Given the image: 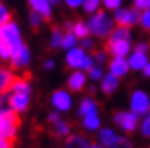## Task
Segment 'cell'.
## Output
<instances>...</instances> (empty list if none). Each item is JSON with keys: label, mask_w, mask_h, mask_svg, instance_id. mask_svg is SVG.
Masks as SVG:
<instances>
[{"label": "cell", "mask_w": 150, "mask_h": 148, "mask_svg": "<svg viewBox=\"0 0 150 148\" xmlns=\"http://www.w3.org/2000/svg\"><path fill=\"white\" fill-rule=\"evenodd\" d=\"M23 47L20 29L14 21L0 26V58L11 59Z\"/></svg>", "instance_id": "obj_1"}, {"label": "cell", "mask_w": 150, "mask_h": 148, "mask_svg": "<svg viewBox=\"0 0 150 148\" xmlns=\"http://www.w3.org/2000/svg\"><path fill=\"white\" fill-rule=\"evenodd\" d=\"M88 29H90L91 33H94L96 36H109L111 32L114 30V20L109 18V17L105 14L103 11L96 12L90 21H88Z\"/></svg>", "instance_id": "obj_2"}, {"label": "cell", "mask_w": 150, "mask_h": 148, "mask_svg": "<svg viewBox=\"0 0 150 148\" xmlns=\"http://www.w3.org/2000/svg\"><path fill=\"white\" fill-rule=\"evenodd\" d=\"M18 124H20V118L15 110L11 109V110L0 112V135L3 137L14 141Z\"/></svg>", "instance_id": "obj_3"}, {"label": "cell", "mask_w": 150, "mask_h": 148, "mask_svg": "<svg viewBox=\"0 0 150 148\" xmlns=\"http://www.w3.org/2000/svg\"><path fill=\"white\" fill-rule=\"evenodd\" d=\"M114 123L118 127H121L125 132L130 133L138 127L139 123V115H137L135 112H118V114L114 115Z\"/></svg>", "instance_id": "obj_4"}, {"label": "cell", "mask_w": 150, "mask_h": 148, "mask_svg": "<svg viewBox=\"0 0 150 148\" xmlns=\"http://www.w3.org/2000/svg\"><path fill=\"white\" fill-rule=\"evenodd\" d=\"M130 109L137 115H144L150 109V98L144 91H135L130 97Z\"/></svg>", "instance_id": "obj_5"}, {"label": "cell", "mask_w": 150, "mask_h": 148, "mask_svg": "<svg viewBox=\"0 0 150 148\" xmlns=\"http://www.w3.org/2000/svg\"><path fill=\"white\" fill-rule=\"evenodd\" d=\"M115 21L118 23V26H125V27H130L139 21L141 14L138 9H115Z\"/></svg>", "instance_id": "obj_6"}, {"label": "cell", "mask_w": 150, "mask_h": 148, "mask_svg": "<svg viewBox=\"0 0 150 148\" xmlns=\"http://www.w3.org/2000/svg\"><path fill=\"white\" fill-rule=\"evenodd\" d=\"M52 104H53V107L58 109L59 112H67L70 107H71V97H70V94L67 91H55L52 94Z\"/></svg>", "instance_id": "obj_7"}, {"label": "cell", "mask_w": 150, "mask_h": 148, "mask_svg": "<svg viewBox=\"0 0 150 148\" xmlns=\"http://www.w3.org/2000/svg\"><path fill=\"white\" fill-rule=\"evenodd\" d=\"M83 59H85V50L81 47H73V48H70L68 50V53L65 56V62L70 68H73V69H77V68H81L82 64H83Z\"/></svg>", "instance_id": "obj_8"}, {"label": "cell", "mask_w": 150, "mask_h": 148, "mask_svg": "<svg viewBox=\"0 0 150 148\" xmlns=\"http://www.w3.org/2000/svg\"><path fill=\"white\" fill-rule=\"evenodd\" d=\"M29 98H30L29 94H21V92H12L11 91V107H12V110H15L17 114L24 112L29 106Z\"/></svg>", "instance_id": "obj_9"}, {"label": "cell", "mask_w": 150, "mask_h": 148, "mask_svg": "<svg viewBox=\"0 0 150 148\" xmlns=\"http://www.w3.org/2000/svg\"><path fill=\"white\" fill-rule=\"evenodd\" d=\"M127 71H129V62L127 60L121 56H114V59L109 64V73H112L117 77H123V76L127 74Z\"/></svg>", "instance_id": "obj_10"}, {"label": "cell", "mask_w": 150, "mask_h": 148, "mask_svg": "<svg viewBox=\"0 0 150 148\" xmlns=\"http://www.w3.org/2000/svg\"><path fill=\"white\" fill-rule=\"evenodd\" d=\"M106 51H109L114 56H121L125 58L130 51V41H112L106 44Z\"/></svg>", "instance_id": "obj_11"}, {"label": "cell", "mask_w": 150, "mask_h": 148, "mask_svg": "<svg viewBox=\"0 0 150 148\" xmlns=\"http://www.w3.org/2000/svg\"><path fill=\"white\" fill-rule=\"evenodd\" d=\"M11 62H12L14 68H23V67H26L30 62V51H29V48L23 44V47L11 58Z\"/></svg>", "instance_id": "obj_12"}, {"label": "cell", "mask_w": 150, "mask_h": 148, "mask_svg": "<svg viewBox=\"0 0 150 148\" xmlns=\"http://www.w3.org/2000/svg\"><path fill=\"white\" fill-rule=\"evenodd\" d=\"M118 139H120V136L111 128H103V130H100V133H99L100 144L103 147H106V148H112L118 142Z\"/></svg>", "instance_id": "obj_13"}, {"label": "cell", "mask_w": 150, "mask_h": 148, "mask_svg": "<svg viewBox=\"0 0 150 148\" xmlns=\"http://www.w3.org/2000/svg\"><path fill=\"white\" fill-rule=\"evenodd\" d=\"M85 82H86V77H85V73L83 71H79V69H76V71L68 77V88L71 91H82L83 86H85Z\"/></svg>", "instance_id": "obj_14"}, {"label": "cell", "mask_w": 150, "mask_h": 148, "mask_svg": "<svg viewBox=\"0 0 150 148\" xmlns=\"http://www.w3.org/2000/svg\"><path fill=\"white\" fill-rule=\"evenodd\" d=\"M129 68L135 69V71H139L146 67V64L149 62L147 60V55L146 53H141V51H134L129 58Z\"/></svg>", "instance_id": "obj_15"}, {"label": "cell", "mask_w": 150, "mask_h": 148, "mask_svg": "<svg viewBox=\"0 0 150 148\" xmlns=\"http://www.w3.org/2000/svg\"><path fill=\"white\" fill-rule=\"evenodd\" d=\"M29 3L33 8V11H37L38 14L42 15V18L49 20L52 17V9H50V2L49 0H29Z\"/></svg>", "instance_id": "obj_16"}, {"label": "cell", "mask_w": 150, "mask_h": 148, "mask_svg": "<svg viewBox=\"0 0 150 148\" xmlns=\"http://www.w3.org/2000/svg\"><path fill=\"white\" fill-rule=\"evenodd\" d=\"M118 88V77L117 76H114L112 73L106 74V76H103L102 77V91L105 94H112L114 91H115Z\"/></svg>", "instance_id": "obj_17"}, {"label": "cell", "mask_w": 150, "mask_h": 148, "mask_svg": "<svg viewBox=\"0 0 150 148\" xmlns=\"http://www.w3.org/2000/svg\"><path fill=\"white\" fill-rule=\"evenodd\" d=\"M14 79H15V76L12 74V71H9L6 68H0V94L11 89Z\"/></svg>", "instance_id": "obj_18"}, {"label": "cell", "mask_w": 150, "mask_h": 148, "mask_svg": "<svg viewBox=\"0 0 150 148\" xmlns=\"http://www.w3.org/2000/svg\"><path fill=\"white\" fill-rule=\"evenodd\" d=\"M91 145L90 139L82 136V135H73L67 139L65 148H88Z\"/></svg>", "instance_id": "obj_19"}, {"label": "cell", "mask_w": 150, "mask_h": 148, "mask_svg": "<svg viewBox=\"0 0 150 148\" xmlns=\"http://www.w3.org/2000/svg\"><path fill=\"white\" fill-rule=\"evenodd\" d=\"M97 110H99V106L96 104V101L86 97V98H83V100L81 101V106H79V115L83 118L85 115L97 114Z\"/></svg>", "instance_id": "obj_20"}, {"label": "cell", "mask_w": 150, "mask_h": 148, "mask_svg": "<svg viewBox=\"0 0 150 148\" xmlns=\"http://www.w3.org/2000/svg\"><path fill=\"white\" fill-rule=\"evenodd\" d=\"M109 42L112 41H130V30L129 27H125V26H118L117 29H114L109 35Z\"/></svg>", "instance_id": "obj_21"}, {"label": "cell", "mask_w": 150, "mask_h": 148, "mask_svg": "<svg viewBox=\"0 0 150 148\" xmlns=\"http://www.w3.org/2000/svg\"><path fill=\"white\" fill-rule=\"evenodd\" d=\"M11 91L12 92H21V94H29L32 92V88H30V85L29 82H26V79H14L12 85H11Z\"/></svg>", "instance_id": "obj_22"}, {"label": "cell", "mask_w": 150, "mask_h": 148, "mask_svg": "<svg viewBox=\"0 0 150 148\" xmlns=\"http://www.w3.org/2000/svg\"><path fill=\"white\" fill-rule=\"evenodd\" d=\"M82 126L85 130H97L100 127V118L97 116V114H93V115H85L83 116V121H82Z\"/></svg>", "instance_id": "obj_23"}, {"label": "cell", "mask_w": 150, "mask_h": 148, "mask_svg": "<svg viewBox=\"0 0 150 148\" xmlns=\"http://www.w3.org/2000/svg\"><path fill=\"white\" fill-rule=\"evenodd\" d=\"M76 44H77V36H76L73 32H67L64 36H62V42H61V47L65 48V50H70V48L76 47Z\"/></svg>", "instance_id": "obj_24"}, {"label": "cell", "mask_w": 150, "mask_h": 148, "mask_svg": "<svg viewBox=\"0 0 150 148\" xmlns=\"http://www.w3.org/2000/svg\"><path fill=\"white\" fill-rule=\"evenodd\" d=\"M53 127H55V135L56 136H67L70 133L68 123H65V121H62V119L56 121V123L53 124Z\"/></svg>", "instance_id": "obj_25"}, {"label": "cell", "mask_w": 150, "mask_h": 148, "mask_svg": "<svg viewBox=\"0 0 150 148\" xmlns=\"http://www.w3.org/2000/svg\"><path fill=\"white\" fill-rule=\"evenodd\" d=\"M73 33L76 35L77 38H86V36H88V33H90L88 24H85V23H82V21H77V23L74 24Z\"/></svg>", "instance_id": "obj_26"}, {"label": "cell", "mask_w": 150, "mask_h": 148, "mask_svg": "<svg viewBox=\"0 0 150 148\" xmlns=\"http://www.w3.org/2000/svg\"><path fill=\"white\" fill-rule=\"evenodd\" d=\"M11 91H6L0 94V112L11 110Z\"/></svg>", "instance_id": "obj_27"}, {"label": "cell", "mask_w": 150, "mask_h": 148, "mask_svg": "<svg viewBox=\"0 0 150 148\" xmlns=\"http://www.w3.org/2000/svg\"><path fill=\"white\" fill-rule=\"evenodd\" d=\"M62 32H61L58 27L53 29V33H52V38H50V46L53 47V48H58L61 47V42H62Z\"/></svg>", "instance_id": "obj_28"}, {"label": "cell", "mask_w": 150, "mask_h": 148, "mask_svg": "<svg viewBox=\"0 0 150 148\" xmlns=\"http://www.w3.org/2000/svg\"><path fill=\"white\" fill-rule=\"evenodd\" d=\"M100 6V0H83V9L88 14H93L99 9Z\"/></svg>", "instance_id": "obj_29"}, {"label": "cell", "mask_w": 150, "mask_h": 148, "mask_svg": "<svg viewBox=\"0 0 150 148\" xmlns=\"http://www.w3.org/2000/svg\"><path fill=\"white\" fill-rule=\"evenodd\" d=\"M88 76H90L91 80H99L103 77V71L100 65H93L90 69H88Z\"/></svg>", "instance_id": "obj_30"}, {"label": "cell", "mask_w": 150, "mask_h": 148, "mask_svg": "<svg viewBox=\"0 0 150 148\" xmlns=\"http://www.w3.org/2000/svg\"><path fill=\"white\" fill-rule=\"evenodd\" d=\"M139 23L146 30H150V9H147V11H144L143 14H141Z\"/></svg>", "instance_id": "obj_31"}, {"label": "cell", "mask_w": 150, "mask_h": 148, "mask_svg": "<svg viewBox=\"0 0 150 148\" xmlns=\"http://www.w3.org/2000/svg\"><path fill=\"white\" fill-rule=\"evenodd\" d=\"M141 133L146 137H150V114L144 118L143 123H141Z\"/></svg>", "instance_id": "obj_32"}, {"label": "cell", "mask_w": 150, "mask_h": 148, "mask_svg": "<svg viewBox=\"0 0 150 148\" xmlns=\"http://www.w3.org/2000/svg\"><path fill=\"white\" fill-rule=\"evenodd\" d=\"M134 6L138 11H147L150 9V0H134Z\"/></svg>", "instance_id": "obj_33"}, {"label": "cell", "mask_w": 150, "mask_h": 148, "mask_svg": "<svg viewBox=\"0 0 150 148\" xmlns=\"http://www.w3.org/2000/svg\"><path fill=\"white\" fill-rule=\"evenodd\" d=\"M9 20H11V14H9V11H8L3 5H0V26L5 24V23H8Z\"/></svg>", "instance_id": "obj_34"}, {"label": "cell", "mask_w": 150, "mask_h": 148, "mask_svg": "<svg viewBox=\"0 0 150 148\" xmlns=\"http://www.w3.org/2000/svg\"><path fill=\"white\" fill-rule=\"evenodd\" d=\"M30 24H32V27H38V26L41 24V21H42V15L41 14H38L37 11H32V14H30Z\"/></svg>", "instance_id": "obj_35"}, {"label": "cell", "mask_w": 150, "mask_h": 148, "mask_svg": "<svg viewBox=\"0 0 150 148\" xmlns=\"http://www.w3.org/2000/svg\"><path fill=\"white\" fill-rule=\"evenodd\" d=\"M123 0H103V5L108 8V9H118L121 6Z\"/></svg>", "instance_id": "obj_36"}, {"label": "cell", "mask_w": 150, "mask_h": 148, "mask_svg": "<svg viewBox=\"0 0 150 148\" xmlns=\"http://www.w3.org/2000/svg\"><path fill=\"white\" fill-rule=\"evenodd\" d=\"M93 65H94V56H85L81 69H82V71H88V69H90Z\"/></svg>", "instance_id": "obj_37"}, {"label": "cell", "mask_w": 150, "mask_h": 148, "mask_svg": "<svg viewBox=\"0 0 150 148\" xmlns=\"http://www.w3.org/2000/svg\"><path fill=\"white\" fill-rule=\"evenodd\" d=\"M112 148H132V144H130L129 139H126V137H121V136H120L118 142H117L115 145H114Z\"/></svg>", "instance_id": "obj_38"}, {"label": "cell", "mask_w": 150, "mask_h": 148, "mask_svg": "<svg viewBox=\"0 0 150 148\" xmlns=\"http://www.w3.org/2000/svg\"><path fill=\"white\" fill-rule=\"evenodd\" d=\"M94 59L99 64H103L105 60H106V53H105V51H96V53H94Z\"/></svg>", "instance_id": "obj_39"}, {"label": "cell", "mask_w": 150, "mask_h": 148, "mask_svg": "<svg viewBox=\"0 0 150 148\" xmlns=\"http://www.w3.org/2000/svg\"><path fill=\"white\" fill-rule=\"evenodd\" d=\"M0 148H12V141H9V139H6L0 135Z\"/></svg>", "instance_id": "obj_40"}, {"label": "cell", "mask_w": 150, "mask_h": 148, "mask_svg": "<svg viewBox=\"0 0 150 148\" xmlns=\"http://www.w3.org/2000/svg\"><path fill=\"white\" fill-rule=\"evenodd\" d=\"M93 47H94V41H93V39H90V38H86V39L83 38V39H82V48H83V50H85V48H86V50H91Z\"/></svg>", "instance_id": "obj_41"}, {"label": "cell", "mask_w": 150, "mask_h": 148, "mask_svg": "<svg viewBox=\"0 0 150 148\" xmlns=\"http://www.w3.org/2000/svg\"><path fill=\"white\" fill-rule=\"evenodd\" d=\"M65 3L70 8H79L81 5H83V0H65Z\"/></svg>", "instance_id": "obj_42"}, {"label": "cell", "mask_w": 150, "mask_h": 148, "mask_svg": "<svg viewBox=\"0 0 150 148\" xmlns=\"http://www.w3.org/2000/svg\"><path fill=\"white\" fill-rule=\"evenodd\" d=\"M147 50H149V46L146 44V42H139V44L135 46V51H141V53H146Z\"/></svg>", "instance_id": "obj_43"}, {"label": "cell", "mask_w": 150, "mask_h": 148, "mask_svg": "<svg viewBox=\"0 0 150 148\" xmlns=\"http://www.w3.org/2000/svg\"><path fill=\"white\" fill-rule=\"evenodd\" d=\"M59 119H61V116H59L58 112H52V114L49 115V121H50L52 124H55L56 121H59Z\"/></svg>", "instance_id": "obj_44"}, {"label": "cell", "mask_w": 150, "mask_h": 148, "mask_svg": "<svg viewBox=\"0 0 150 148\" xmlns=\"http://www.w3.org/2000/svg\"><path fill=\"white\" fill-rule=\"evenodd\" d=\"M44 68L46 69H53L55 68V60H47V62L44 64Z\"/></svg>", "instance_id": "obj_45"}, {"label": "cell", "mask_w": 150, "mask_h": 148, "mask_svg": "<svg viewBox=\"0 0 150 148\" xmlns=\"http://www.w3.org/2000/svg\"><path fill=\"white\" fill-rule=\"evenodd\" d=\"M143 73H144V76H146V77H150V62H147V64H146V67L143 68Z\"/></svg>", "instance_id": "obj_46"}, {"label": "cell", "mask_w": 150, "mask_h": 148, "mask_svg": "<svg viewBox=\"0 0 150 148\" xmlns=\"http://www.w3.org/2000/svg\"><path fill=\"white\" fill-rule=\"evenodd\" d=\"M65 29H67L68 32H71V30L74 29V24H73V23H70V21H67V23H65Z\"/></svg>", "instance_id": "obj_47"}, {"label": "cell", "mask_w": 150, "mask_h": 148, "mask_svg": "<svg viewBox=\"0 0 150 148\" xmlns=\"http://www.w3.org/2000/svg\"><path fill=\"white\" fill-rule=\"evenodd\" d=\"M88 148H103V145H102V144H100V145H99V144H91Z\"/></svg>", "instance_id": "obj_48"}, {"label": "cell", "mask_w": 150, "mask_h": 148, "mask_svg": "<svg viewBox=\"0 0 150 148\" xmlns=\"http://www.w3.org/2000/svg\"><path fill=\"white\" fill-rule=\"evenodd\" d=\"M49 2H50V3H53V5H58L61 0H49Z\"/></svg>", "instance_id": "obj_49"}, {"label": "cell", "mask_w": 150, "mask_h": 148, "mask_svg": "<svg viewBox=\"0 0 150 148\" xmlns=\"http://www.w3.org/2000/svg\"><path fill=\"white\" fill-rule=\"evenodd\" d=\"M149 114H150V109H149Z\"/></svg>", "instance_id": "obj_50"}]
</instances>
